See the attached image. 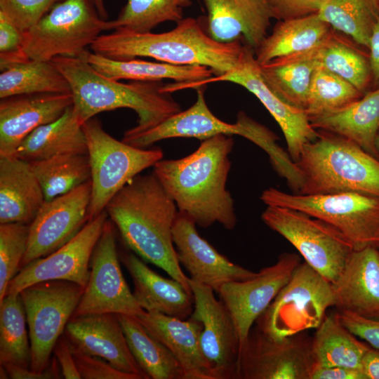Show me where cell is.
I'll return each instance as SVG.
<instances>
[{
  "label": "cell",
  "instance_id": "9f6ffc18",
  "mask_svg": "<svg viewBox=\"0 0 379 379\" xmlns=\"http://www.w3.org/2000/svg\"><path fill=\"white\" fill-rule=\"evenodd\" d=\"M375 147L379 157V128L375 138Z\"/></svg>",
  "mask_w": 379,
  "mask_h": 379
},
{
  "label": "cell",
  "instance_id": "f6af8a7d",
  "mask_svg": "<svg viewBox=\"0 0 379 379\" xmlns=\"http://www.w3.org/2000/svg\"><path fill=\"white\" fill-rule=\"evenodd\" d=\"M73 355L81 378L142 379L138 375L126 373L117 369L100 357L78 352H73Z\"/></svg>",
  "mask_w": 379,
  "mask_h": 379
},
{
  "label": "cell",
  "instance_id": "9a60e30c",
  "mask_svg": "<svg viewBox=\"0 0 379 379\" xmlns=\"http://www.w3.org/2000/svg\"><path fill=\"white\" fill-rule=\"evenodd\" d=\"M144 312L123 276L115 225L107 219L92 253L87 284L72 317L103 313L139 316Z\"/></svg>",
  "mask_w": 379,
  "mask_h": 379
},
{
  "label": "cell",
  "instance_id": "ee69618b",
  "mask_svg": "<svg viewBox=\"0 0 379 379\" xmlns=\"http://www.w3.org/2000/svg\"><path fill=\"white\" fill-rule=\"evenodd\" d=\"M24 32L0 12V70L29 59L23 50Z\"/></svg>",
  "mask_w": 379,
  "mask_h": 379
},
{
  "label": "cell",
  "instance_id": "816d5d0a",
  "mask_svg": "<svg viewBox=\"0 0 379 379\" xmlns=\"http://www.w3.org/2000/svg\"><path fill=\"white\" fill-rule=\"evenodd\" d=\"M372 90L379 88V20L375 25L368 47Z\"/></svg>",
  "mask_w": 379,
  "mask_h": 379
},
{
  "label": "cell",
  "instance_id": "52a82bcc",
  "mask_svg": "<svg viewBox=\"0 0 379 379\" xmlns=\"http://www.w3.org/2000/svg\"><path fill=\"white\" fill-rule=\"evenodd\" d=\"M195 102L188 109L171 115L157 125L138 133L125 131L122 140L139 148H145L165 139L194 138L201 140L218 135L242 136L262 149L270 162L281 161L286 151L277 141L278 137L268 128L244 112L237 114V122L229 124L218 119L208 108L204 88H199Z\"/></svg>",
  "mask_w": 379,
  "mask_h": 379
},
{
  "label": "cell",
  "instance_id": "7dc6e473",
  "mask_svg": "<svg viewBox=\"0 0 379 379\" xmlns=\"http://www.w3.org/2000/svg\"><path fill=\"white\" fill-rule=\"evenodd\" d=\"M274 18L286 20L319 12L324 0H267Z\"/></svg>",
  "mask_w": 379,
  "mask_h": 379
},
{
  "label": "cell",
  "instance_id": "44dd1931",
  "mask_svg": "<svg viewBox=\"0 0 379 379\" xmlns=\"http://www.w3.org/2000/svg\"><path fill=\"white\" fill-rule=\"evenodd\" d=\"M63 334L73 352L100 357L121 371L147 379L130 350L117 314L71 317Z\"/></svg>",
  "mask_w": 379,
  "mask_h": 379
},
{
  "label": "cell",
  "instance_id": "681fc988",
  "mask_svg": "<svg viewBox=\"0 0 379 379\" xmlns=\"http://www.w3.org/2000/svg\"><path fill=\"white\" fill-rule=\"evenodd\" d=\"M2 366L5 367L10 378L12 379H60L62 376L60 365L55 357L50 361L48 366L42 372H35L30 368L13 364Z\"/></svg>",
  "mask_w": 379,
  "mask_h": 379
},
{
  "label": "cell",
  "instance_id": "f35d334b",
  "mask_svg": "<svg viewBox=\"0 0 379 379\" xmlns=\"http://www.w3.org/2000/svg\"><path fill=\"white\" fill-rule=\"evenodd\" d=\"M20 293L7 294L0 302V364L29 368L30 343Z\"/></svg>",
  "mask_w": 379,
  "mask_h": 379
},
{
  "label": "cell",
  "instance_id": "ab89813d",
  "mask_svg": "<svg viewBox=\"0 0 379 379\" xmlns=\"http://www.w3.org/2000/svg\"><path fill=\"white\" fill-rule=\"evenodd\" d=\"M194 0H126L117 18L107 21L106 30L124 29L149 32L164 22H178Z\"/></svg>",
  "mask_w": 379,
  "mask_h": 379
},
{
  "label": "cell",
  "instance_id": "8d00e7d4",
  "mask_svg": "<svg viewBox=\"0 0 379 379\" xmlns=\"http://www.w3.org/2000/svg\"><path fill=\"white\" fill-rule=\"evenodd\" d=\"M319 16L335 30L368 49L379 20L378 0H324Z\"/></svg>",
  "mask_w": 379,
  "mask_h": 379
},
{
  "label": "cell",
  "instance_id": "9c48e42d",
  "mask_svg": "<svg viewBox=\"0 0 379 379\" xmlns=\"http://www.w3.org/2000/svg\"><path fill=\"white\" fill-rule=\"evenodd\" d=\"M107 20L91 0H62L24 32L23 50L29 59L80 58L106 30Z\"/></svg>",
  "mask_w": 379,
  "mask_h": 379
},
{
  "label": "cell",
  "instance_id": "cb8c5ba5",
  "mask_svg": "<svg viewBox=\"0 0 379 379\" xmlns=\"http://www.w3.org/2000/svg\"><path fill=\"white\" fill-rule=\"evenodd\" d=\"M331 284L338 310L379 320V248L354 250Z\"/></svg>",
  "mask_w": 379,
  "mask_h": 379
},
{
  "label": "cell",
  "instance_id": "d6986e66",
  "mask_svg": "<svg viewBox=\"0 0 379 379\" xmlns=\"http://www.w3.org/2000/svg\"><path fill=\"white\" fill-rule=\"evenodd\" d=\"M300 262L298 254L285 252L274 264L261 269L253 277L222 286L220 300L232 316L240 349L255 321L288 282Z\"/></svg>",
  "mask_w": 379,
  "mask_h": 379
},
{
  "label": "cell",
  "instance_id": "c3c4849f",
  "mask_svg": "<svg viewBox=\"0 0 379 379\" xmlns=\"http://www.w3.org/2000/svg\"><path fill=\"white\" fill-rule=\"evenodd\" d=\"M53 352L60 365L63 378L66 379L81 378L70 344L64 334L57 341Z\"/></svg>",
  "mask_w": 379,
  "mask_h": 379
},
{
  "label": "cell",
  "instance_id": "603a6c76",
  "mask_svg": "<svg viewBox=\"0 0 379 379\" xmlns=\"http://www.w3.org/2000/svg\"><path fill=\"white\" fill-rule=\"evenodd\" d=\"M206 30L220 43L241 41L255 51L274 18L267 0H203Z\"/></svg>",
  "mask_w": 379,
  "mask_h": 379
},
{
  "label": "cell",
  "instance_id": "7a4b0ae2",
  "mask_svg": "<svg viewBox=\"0 0 379 379\" xmlns=\"http://www.w3.org/2000/svg\"><path fill=\"white\" fill-rule=\"evenodd\" d=\"M105 211L130 249L192 294L173 240L178 210L153 173L134 177L111 199Z\"/></svg>",
  "mask_w": 379,
  "mask_h": 379
},
{
  "label": "cell",
  "instance_id": "f1b7e54d",
  "mask_svg": "<svg viewBox=\"0 0 379 379\" xmlns=\"http://www.w3.org/2000/svg\"><path fill=\"white\" fill-rule=\"evenodd\" d=\"M334 29L318 15L278 20L272 33L255 51L260 65L285 55L302 53L322 45Z\"/></svg>",
  "mask_w": 379,
  "mask_h": 379
},
{
  "label": "cell",
  "instance_id": "277c9868",
  "mask_svg": "<svg viewBox=\"0 0 379 379\" xmlns=\"http://www.w3.org/2000/svg\"><path fill=\"white\" fill-rule=\"evenodd\" d=\"M67 79L73 109L83 124L96 114L119 108L134 110L137 124L128 133L150 128L181 111L180 105L161 88V81L123 83L107 77L82 58L55 57L51 60Z\"/></svg>",
  "mask_w": 379,
  "mask_h": 379
},
{
  "label": "cell",
  "instance_id": "6f0895ef",
  "mask_svg": "<svg viewBox=\"0 0 379 379\" xmlns=\"http://www.w3.org/2000/svg\"><path fill=\"white\" fill-rule=\"evenodd\" d=\"M379 1V0H378Z\"/></svg>",
  "mask_w": 379,
  "mask_h": 379
},
{
  "label": "cell",
  "instance_id": "4fadbf2b",
  "mask_svg": "<svg viewBox=\"0 0 379 379\" xmlns=\"http://www.w3.org/2000/svg\"><path fill=\"white\" fill-rule=\"evenodd\" d=\"M220 81L240 85L261 102L281 128L286 141L287 152L295 162L299 159L303 147L317 139L318 131L310 124L305 111L285 102L265 83L255 57V51L248 46L232 70L201 81L171 83L168 90L173 93L187 88L197 89Z\"/></svg>",
  "mask_w": 379,
  "mask_h": 379
},
{
  "label": "cell",
  "instance_id": "db71d44e",
  "mask_svg": "<svg viewBox=\"0 0 379 379\" xmlns=\"http://www.w3.org/2000/svg\"><path fill=\"white\" fill-rule=\"evenodd\" d=\"M99 15L104 20L107 19V12L105 8L104 0H91Z\"/></svg>",
  "mask_w": 379,
  "mask_h": 379
},
{
  "label": "cell",
  "instance_id": "4316f807",
  "mask_svg": "<svg viewBox=\"0 0 379 379\" xmlns=\"http://www.w3.org/2000/svg\"><path fill=\"white\" fill-rule=\"evenodd\" d=\"M122 262L134 284L133 295L146 312H155L181 319L192 313V294L171 278L161 277L152 270L135 254L126 253Z\"/></svg>",
  "mask_w": 379,
  "mask_h": 379
},
{
  "label": "cell",
  "instance_id": "1f68e13d",
  "mask_svg": "<svg viewBox=\"0 0 379 379\" xmlns=\"http://www.w3.org/2000/svg\"><path fill=\"white\" fill-rule=\"evenodd\" d=\"M320 46L279 57L260 65L265 83L288 105L305 110L312 76L318 64Z\"/></svg>",
  "mask_w": 379,
  "mask_h": 379
},
{
  "label": "cell",
  "instance_id": "f907efd6",
  "mask_svg": "<svg viewBox=\"0 0 379 379\" xmlns=\"http://www.w3.org/2000/svg\"><path fill=\"white\" fill-rule=\"evenodd\" d=\"M310 379H367L361 369L343 366L322 367L313 369Z\"/></svg>",
  "mask_w": 379,
  "mask_h": 379
},
{
  "label": "cell",
  "instance_id": "7bdbcfd3",
  "mask_svg": "<svg viewBox=\"0 0 379 379\" xmlns=\"http://www.w3.org/2000/svg\"><path fill=\"white\" fill-rule=\"evenodd\" d=\"M62 0H0V12L23 32Z\"/></svg>",
  "mask_w": 379,
  "mask_h": 379
},
{
  "label": "cell",
  "instance_id": "f5cc1de1",
  "mask_svg": "<svg viewBox=\"0 0 379 379\" xmlns=\"http://www.w3.org/2000/svg\"><path fill=\"white\" fill-rule=\"evenodd\" d=\"M361 370L367 379H379V349L370 345L363 357Z\"/></svg>",
  "mask_w": 379,
  "mask_h": 379
},
{
  "label": "cell",
  "instance_id": "d590c367",
  "mask_svg": "<svg viewBox=\"0 0 379 379\" xmlns=\"http://www.w3.org/2000/svg\"><path fill=\"white\" fill-rule=\"evenodd\" d=\"M66 93H71L70 86L51 61L28 59L0 74V99L23 94Z\"/></svg>",
  "mask_w": 379,
  "mask_h": 379
},
{
  "label": "cell",
  "instance_id": "4dcf8cb0",
  "mask_svg": "<svg viewBox=\"0 0 379 379\" xmlns=\"http://www.w3.org/2000/svg\"><path fill=\"white\" fill-rule=\"evenodd\" d=\"M102 74L116 80L175 82L201 81L213 75L208 67L200 65H174L139 58L113 60L86 50L81 57Z\"/></svg>",
  "mask_w": 379,
  "mask_h": 379
},
{
  "label": "cell",
  "instance_id": "5bb4252c",
  "mask_svg": "<svg viewBox=\"0 0 379 379\" xmlns=\"http://www.w3.org/2000/svg\"><path fill=\"white\" fill-rule=\"evenodd\" d=\"M312 343L306 331L276 339L255 326L240 349L237 379H310Z\"/></svg>",
  "mask_w": 379,
  "mask_h": 379
},
{
  "label": "cell",
  "instance_id": "6da1fadb",
  "mask_svg": "<svg viewBox=\"0 0 379 379\" xmlns=\"http://www.w3.org/2000/svg\"><path fill=\"white\" fill-rule=\"evenodd\" d=\"M234 144L232 135H218L203 140L186 157L162 159L153 166L152 173L178 212L201 227L218 222L230 230L237 224L234 200L226 187Z\"/></svg>",
  "mask_w": 379,
  "mask_h": 379
},
{
  "label": "cell",
  "instance_id": "2e32d148",
  "mask_svg": "<svg viewBox=\"0 0 379 379\" xmlns=\"http://www.w3.org/2000/svg\"><path fill=\"white\" fill-rule=\"evenodd\" d=\"M91 199L90 180L65 194L45 201L29 224L27 248L20 269L73 239L89 220Z\"/></svg>",
  "mask_w": 379,
  "mask_h": 379
},
{
  "label": "cell",
  "instance_id": "83f0119b",
  "mask_svg": "<svg viewBox=\"0 0 379 379\" xmlns=\"http://www.w3.org/2000/svg\"><path fill=\"white\" fill-rule=\"evenodd\" d=\"M312 126L343 136L379 159L375 138L379 128V88L365 93L350 105L308 117Z\"/></svg>",
  "mask_w": 379,
  "mask_h": 379
},
{
  "label": "cell",
  "instance_id": "ffe728a7",
  "mask_svg": "<svg viewBox=\"0 0 379 379\" xmlns=\"http://www.w3.org/2000/svg\"><path fill=\"white\" fill-rule=\"evenodd\" d=\"M196 223L178 212L173 227V240L178 260L190 279L219 293L225 284L253 277L256 272L231 262L202 238Z\"/></svg>",
  "mask_w": 379,
  "mask_h": 379
},
{
  "label": "cell",
  "instance_id": "11a10c76",
  "mask_svg": "<svg viewBox=\"0 0 379 379\" xmlns=\"http://www.w3.org/2000/svg\"><path fill=\"white\" fill-rule=\"evenodd\" d=\"M0 378L1 379L10 378L9 375H8L6 369L2 365L0 366Z\"/></svg>",
  "mask_w": 379,
  "mask_h": 379
},
{
  "label": "cell",
  "instance_id": "bcb514c9",
  "mask_svg": "<svg viewBox=\"0 0 379 379\" xmlns=\"http://www.w3.org/2000/svg\"><path fill=\"white\" fill-rule=\"evenodd\" d=\"M341 323L354 335L379 349V320L365 318L353 313L336 312Z\"/></svg>",
  "mask_w": 379,
  "mask_h": 379
},
{
  "label": "cell",
  "instance_id": "b9f144b4",
  "mask_svg": "<svg viewBox=\"0 0 379 379\" xmlns=\"http://www.w3.org/2000/svg\"><path fill=\"white\" fill-rule=\"evenodd\" d=\"M29 225L21 222L0 224V302L7 287L18 272L27 248Z\"/></svg>",
  "mask_w": 379,
  "mask_h": 379
},
{
  "label": "cell",
  "instance_id": "d4e9b609",
  "mask_svg": "<svg viewBox=\"0 0 379 379\" xmlns=\"http://www.w3.org/2000/svg\"><path fill=\"white\" fill-rule=\"evenodd\" d=\"M135 317L175 357L185 379H213L200 345L201 322L191 317L186 320L155 312L145 311Z\"/></svg>",
  "mask_w": 379,
  "mask_h": 379
},
{
  "label": "cell",
  "instance_id": "7402d4cb",
  "mask_svg": "<svg viewBox=\"0 0 379 379\" xmlns=\"http://www.w3.org/2000/svg\"><path fill=\"white\" fill-rule=\"evenodd\" d=\"M72 104L71 93L23 94L1 98L0 157L15 155L29 133L58 119Z\"/></svg>",
  "mask_w": 379,
  "mask_h": 379
},
{
  "label": "cell",
  "instance_id": "5b68a950",
  "mask_svg": "<svg viewBox=\"0 0 379 379\" xmlns=\"http://www.w3.org/2000/svg\"><path fill=\"white\" fill-rule=\"evenodd\" d=\"M317 131L295 161L303 178L298 194L355 192L379 198V159L343 136Z\"/></svg>",
  "mask_w": 379,
  "mask_h": 379
},
{
  "label": "cell",
  "instance_id": "8fae6325",
  "mask_svg": "<svg viewBox=\"0 0 379 379\" xmlns=\"http://www.w3.org/2000/svg\"><path fill=\"white\" fill-rule=\"evenodd\" d=\"M261 218L271 230L289 241L304 261L331 283L339 277L354 250L339 230L303 212L267 206Z\"/></svg>",
  "mask_w": 379,
  "mask_h": 379
},
{
  "label": "cell",
  "instance_id": "e575fe53",
  "mask_svg": "<svg viewBox=\"0 0 379 379\" xmlns=\"http://www.w3.org/2000/svg\"><path fill=\"white\" fill-rule=\"evenodd\" d=\"M333 30L319 48L318 63L365 94L372 90L369 51Z\"/></svg>",
  "mask_w": 379,
  "mask_h": 379
},
{
  "label": "cell",
  "instance_id": "836d02e7",
  "mask_svg": "<svg viewBox=\"0 0 379 379\" xmlns=\"http://www.w3.org/2000/svg\"><path fill=\"white\" fill-rule=\"evenodd\" d=\"M117 317L130 350L147 378L185 379L175 357L135 316L119 314Z\"/></svg>",
  "mask_w": 379,
  "mask_h": 379
},
{
  "label": "cell",
  "instance_id": "8992f818",
  "mask_svg": "<svg viewBox=\"0 0 379 379\" xmlns=\"http://www.w3.org/2000/svg\"><path fill=\"white\" fill-rule=\"evenodd\" d=\"M260 199L267 206L303 212L339 230L354 250L379 248V198L355 192L319 194H289L265 190Z\"/></svg>",
  "mask_w": 379,
  "mask_h": 379
},
{
  "label": "cell",
  "instance_id": "7c38bea8",
  "mask_svg": "<svg viewBox=\"0 0 379 379\" xmlns=\"http://www.w3.org/2000/svg\"><path fill=\"white\" fill-rule=\"evenodd\" d=\"M84 287L67 281L39 282L19 293L24 305L31 349L29 368L42 372L50 363L54 347L64 333Z\"/></svg>",
  "mask_w": 379,
  "mask_h": 379
},
{
  "label": "cell",
  "instance_id": "3957f363",
  "mask_svg": "<svg viewBox=\"0 0 379 379\" xmlns=\"http://www.w3.org/2000/svg\"><path fill=\"white\" fill-rule=\"evenodd\" d=\"M245 47L239 41L220 43L213 39L201 17L182 18L173 29L161 33L114 29L100 35L90 46L92 52L113 60L146 57L174 65H200L215 76L232 70Z\"/></svg>",
  "mask_w": 379,
  "mask_h": 379
},
{
  "label": "cell",
  "instance_id": "60d3db41",
  "mask_svg": "<svg viewBox=\"0 0 379 379\" xmlns=\"http://www.w3.org/2000/svg\"><path fill=\"white\" fill-rule=\"evenodd\" d=\"M364 94L319 63L312 76L305 111L307 117L343 109Z\"/></svg>",
  "mask_w": 379,
  "mask_h": 379
},
{
  "label": "cell",
  "instance_id": "d6a6232c",
  "mask_svg": "<svg viewBox=\"0 0 379 379\" xmlns=\"http://www.w3.org/2000/svg\"><path fill=\"white\" fill-rule=\"evenodd\" d=\"M316 329L312 349L317 366L361 370L362 359L370 345L359 340L341 323L336 312L326 314Z\"/></svg>",
  "mask_w": 379,
  "mask_h": 379
},
{
  "label": "cell",
  "instance_id": "74e56055",
  "mask_svg": "<svg viewBox=\"0 0 379 379\" xmlns=\"http://www.w3.org/2000/svg\"><path fill=\"white\" fill-rule=\"evenodd\" d=\"M46 201L65 194L91 180L87 154H67L29 162Z\"/></svg>",
  "mask_w": 379,
  "mask_h": 379
},
{
  "label": "cell",
  "instance_id": "ac0fdd59",
  "mask_svg": "<svg viewBox=\"0 0 379 379\" xmlns=\"http://www.w3.org/2000/svg\"><path fill=\"white\" fill-rule=\"evenodd\" d=\"M194 310L191 317L201 323V351L213 379H237L240 341L232 316L214 291L190 278Z\"/></svg>",
  "mask_w": 379,
  "mask_h": 379
},
{
  "label": "cell",
  "instance_id": "484cf974",
  "mask_svg": "<svg viewBox=\"0 0 379 379\" xmlns=\"http://www.w3.org/2000/svg\"><path fill=\"white\" fill-rule=\"evenodd\" d=\"M45 201L29 161L15 155L0 157V224L29 225Z\"/></svg>",
  "mask_w": 379,
  "mask_h": 379
},
{
  "label": "cell",
  "instance_id": "ba28073f",
  "mask_svg": "<svg viewBox=\"0 0 379 379\" xmlns=\"http://www.w3.org/2000/svg\"><path fill=\"white\" fill-rule=\"evenodd\" d=\"M91 166L89 220L105 210L111 199L130 180L163 159L161 148H139L119 141L91 118L82 124Z\"/></svg>",
  "mask_w": 379,
  "mask_h": 379
},
{
  "label": "cell",
  "instance_id": "f546056e",
  "mask_svg": "<svg viewBox=\"0 0 379 379\" xmlns=\"http://www.w3.org/2000/svg\"><path fill=\"white\" fill-rule=\"evenodd\" d=\"M67 154H87L85 133L72 105L55 121L29 133L15 156L32 162Z\"/></svg>",
  "mask_w": 379,
  "mask_h": 379
},
{
  "label": "cell",
  "instance_id": "e0dca14e",
  "mask_svg": "<svg viewBox=\"0 0 379 379\" xmlns=\"http://www.w3.org/2000/svg\"><path fill=\"white\" fill-rule=\"evenodd\" d=\"M107 218L108 214L105 210L88 220L64 246L20 268L9 282L6 295L19 293L29 286L50 280L67 281L85 287L90 275L92 253Z\"/></svg>",
  "mask_w": 379,
  "mask_h": 379
},
{
  "label": "cell",
  "instance_id": "30bf717a",
  "mask_svg": "<svg viewBox=\"0 0 379 379\" xmlns=\"http://www.w3.org/2000/svg\"><path fill=\"white\" fill-rule=\"evenodd\" d=\"M334 307L332 284L305 261L255 321V326L276 339L317 328Z\"/></svg>",
  "mask_w": 379,
  "mask_h": 379
}]
</instances>
